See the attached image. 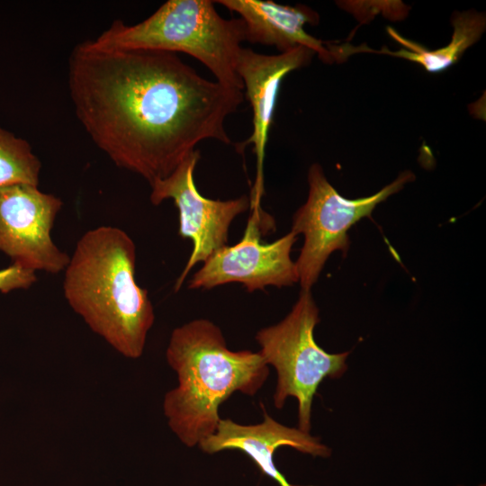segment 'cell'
<instances>
[{
  "instance_id": "cell-1",
  "label": "cell",
  "mask_w": 486,
  "mask_h": 486,
  "mask_svg": "<svg viewBox=\"0 0 486 486\" xmlns=\"http://www.w3.org/2000/svg\"><path fill=\"white\" fill-rule=\"evenodd\" d=\"M75 113L119 167L150 184L171 175L208 139L231 140L226 118L242 90L201 76L172 52L106 50L91 40L68 59Z\"/></svg>"
},
{
  "instance_id": "cell-2",
  "label": "cell",
  "mask_w": 486,
  "mask_h": 486,
  "mask_svg": "<svg viewBox=\"0 0 486 486\" xmlns=\"http://www.w3.org/2000/svg\"><path fill=\"white\" fill-rule=\"evenodd\" d=\"M136 247L122 230L101 226L77 241L65 268L64 295L88 327L123 356H141L155 321L135 279Z\"/></svg>"
},
{
  "instance_id": "cell-3",
  "label": "cell",
  "mask_w": 486,
  "mask_h": 486,
  "mask_svg": "<svg viewBox=\"0 0 486 486\" xmlns=\"http://www.w3.org/2000/svg\"><path fill=\"white\" fill-rule=\"evenodd\" d=\"M166 356L178 384L165 395L163 410L171 430L188 447L216 431L223 401L236 392L254 396L269 374L259 352L229 349L221 329L206 319L175 328Z\"/></svg>"
},
{
  "instance_id": "cell-4",
  "label": "cell",
  "mask_w": 486,
  "mask_h": 486,
  "mask_svg": "<svg viewBox=\"0 0 486 486\" xmlns=\"http://www.w3.org/2000/svg\"><path fill=\"white\" fill-rule=\"evenodd\" d=\"M213 4L168 0L139 23L114 21L91 41L106 50L184 52L202 62L217 82L243 90L236 64L245 41L244 22L221 17Z\"/></svg>"
},
{
  "instance_id": "cell-5",
  "label": "cell",
  "mask_w": 486,
  "mask_h": 486,
  "mask_svg": "<svg viewBox=\"0 0 486 486\" xmlns=\"http://www.w3.org/2000/svg\"><path fill=\"white\" fill-rule=\"evenodd\" d=\"M319 309L310 290H302L289 314L279 323L258 330L256 340L265 362L276 370L274 394L276 409L286 399L298 401V428L310 433L311 405L318 387L325 378L337 379L346 371L349 352L329 354L315 342L313 331L319 323Z\"/></svg>"
},
{
  "instance_id": "cell-6",
  "label": "cell",
  "mask_w": 486,
  "mask_h": 486,
  "mask_svg": "<svg viewBox=\"0 0 486 486\" xmlns=\"http://www.w3.org/2000/svg\"><path fill=\"white\" fill-rule=\"evenodd\" d=\"M415 180L405 170L376 194L357 199L343 197L328 181L322 167L312 164L308 171L309 193L292 217L291 231L302 234L304 243L295 262L302 290H310L336 250L347 251V231L356 221L370 217L377 204Z\"/></svg>"
},
{
  "instance_id": "cell-7",
  "label": "cell",
  "mask_w": 486,
  "mask_h": 486,
  "mask_svg": "<svg viewBox=\"0 0 486 486\" xmlns=\"http://www.w3.org/2000/svg\"><path fill=\"white\" fill-rule=\"evenodd\" d=\"M200 157V151L195 149L171 175L150 184V202L158 205L165 200H173L179 215L178 234L193 242L192 253L175 284L176 292L197 263H203L227 245L234 219L251 206L247 195L225 201L202 196L196 189L194 178Z\"/></svg>"
},
{
  "instance_id": "cell-8",
  "label": "cell",
  "mask_w": 486,
  "mask_h": 486,
  "mask_svg": "<svg viewBox=\"0 0 486 486\" xmlns=\"http://www.w3.org/2000/svg\"><path fill=\"white\" fill-rule=\"evenodd\" d=\"M62 201L32 184L0 187V251L14 264L58 274L69 256L52 241L50 231Z\"/></svg>"
},
{
  "instance_id": "cell-9",
  "label": "cell",
  "mask_w": 486,
  "mask_h": 486,
  "mask_svg": "<svg viewBox=\"0 0 486 486\" xmlns=\"http://www.w3.org/2000/svg\"><path fill=\"white\" fill-rule=\"evenodd\" d=\"M243 238L215 251L189 281L190 289H212L229 283L242 284L248 292L266 286H291L299 282L291 251L297 235L290 231L272 243H262L257 220L259 206L251 207Z\"/></svg>"
},
{
  "instance_id": "cell-10",
  "label": "cell",
  "mask_w": 486,
  "mask_h": 486,
  "mask_svg": "<svg viewBox=\"0 0 486 486\" xmlns=\"http://www.w3.org/2000/svg\"><path fill=\"white\" fill-rule=\"evenodd\" d=\"M315 52L298 47L277 55H266L241 48L236 71L253 112V132L244 142L237 144L243 151L254 146L256 157V176L250 200L259 204L264 191L263 165L269 128L273 122L276 99L283 78L291 71L307 66Z\"/></svg>"
},
{
  "instance_id": "cell-11",
  "label": "cell",
  "mask_w": 486,
  "mask_h": 486,
  "mask_svg": "<svg viewBox=\"0 0 486 486\" xmlns=\"http://www.w3.org/2000/svg\"><path fill=\"white\" fill-rule=\"evenodd\" d=\"M264 420L256 425H241L220 419L216 431L202 439L199 448L206 454L237 449L248 455L260 471L279 486H292L277 470L274 454L281 446H290L312 456L328 457L331 450L319 437L299 428L286 427L272 418L263 407Z\"/></svg>"
},
{
  "instance_id": "cell-12",
  "label": "cell",
  "mask_w": 486,
  "mask_h": 486,
  "mask_svg": "<svg viewBox=\"0 0 486 486\" xmlns=\"http://www.w3.org/2000/svg\"><path fill=\"white\" fill-rule=\"evenodd\" d=\"M231 12L238 14L245 26V40L274 46L281 53L305 47L327 63H332L330 52L324 41L310 35L306 23L319 22L318 14L303 4L284 5L264 0L215 1Z\"/></svg>"
},
{
  "instance_id": "cell-13",
  "label": "cell",
  "mask_w": 486,
  "mask_h": 486,
  "mask_svg": "<svg viewBox=\"0 0 486 486\" xmlns=\"http://www.w3.org/2000/svg\"><path fill=\"white\" fill-rule=\"evenodd\" d=\"M451 22L454 29L451 41L435 50H428L388 27V34L403 46V49L392 51L382 48L376 50L369 47L342 44L338 46V53L343 60L358 52L382 53L418 63L430 73L441 72L456 63L464 51L480 40L486 28L485 14L473 10L454 12Z\"/></svg>"
},
{
  "instance_id": "cell-14",
  "label": "cell",
  "mask_w": 486,
  "mask_h": 486,
  "mask_svg": "<svg viewBox=\"0 0 486 486\" xmlns=\"http://www.w3.org/2000/svg\"><path fill=\"white\" fill-rule=\"evenodd\" d=\"M40 168L29 143L0 128V187L19 184L38 186Z\"/></svg>"
},
{
  "instance_id": "cell-15",
  "label": "cell",
  "mask_w": 486,
  "mask_h": 486,
  "mask_svg": "<svg viewBox=\"0 0 486 486\" xmlns=\"http://www.w3.org/2000/svg\"><path fill=\"white\" fill-rule=\"evenodd\" d=\"M37 280L34 271L13 263L0 270V292L7 293L16 289H27Z\"/></svg>"
},
{
  "instance_id": "cell-16",
  "label": "cell",
  "mask_w": 486,
  "mask_h": 486,
  "mask_svg": "<svg viewBox=\"0 0 486 486\" xmlns=\"http://www.w3.org/2000/svg\"><path fill=\"white\" fill-rule=\"evenodd\" d=\"M479 486H485V484H480Z\"/></svg>"
}]
</instances>
